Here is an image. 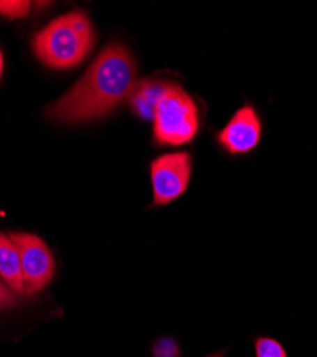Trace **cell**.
Segmentation results:
<instances>
[{"label": "cell", "mask_w": 317, "mask_h": 357, "mask_svg": "<svg viewBox=\"0 0 317 357\" xmlns=\"http://www.w3.org/2000/svg\"><path fill=\"white\" fill-rule=\"evenodd\" d=\"M132 52L119 42L109 43L69 91L46 109L62 123L95 121L127 100L137 83Z\"/></svg>", "instance_id": "1"}, {"label": "cell", "mask_w": 317, "mask_h": 357, "mask_svg": "<svg viewBox=\"0 0 317 357\" xmlns=\"http://www.w3.org/2000/svg\"><path fill=\"white\" fill-rule=\"evenodd\" d=\"M96 42L93 26L84 12L73 10L52 20L35 35L33 50L52 69H72L82 63Z\"/></svg>", "instance_id": "2"}, {"label": "cell", "mask_w": 317, "mask_h": 357, "mask_svg": "<svg viewBox=\"0 0 317 357\" xmlns=\"http://www.w3.org/2000/svg\"><path fill=\"white\" fill-rule=\"evenodd\" d=\"M199 110L189 93L166 83L153 117V135L160 146L186 144L197 135Z\"/></svg>", "instance_id": "3"}, {"label": "cell", "mask_w": 317, "mask_h": 357, "mask_svg": "<svg viewBox=\"0 0 317 357\" xmlns=\"http://www.w3.org/2000/svg\"><path fill=\"white\" fill-rule=\"evenodd\" d=\"M12 242L19 250L24 294L33 296L42 291L53 279L54 259L47 245L36 234L9 233Z\"/></svg>", "instance_id": "4"}, {"label": "cell", "mask_w": 317, "mask_h": 357, "mask_svg": "<svg viewBox=\"0 0 317 357\" xmlns=\"http://www.w3.org/2000/svg\"><path fill=\"white\" fill-rule=\"evenodd\" d=\"M153 206H166L179 199L187 189L192 176V156L187 152L167 153L150 165Z\"/></svg>", "instance_id": "5"}, {"label": "cell", "mask_w": 317, "mask_h": 357, "mask_svg": "<svg viewBox=\"0 0 317 357\" xmlns=\"http://www.w3.org/2000/svg\"><path fill=\"white\" fill-rule=\"evenodd\" d=\"M261 139L262 122L252 105L240 107L217 135V142L230 155L250 153Z\"/></svg>", "instance_id": "6"}, {"label": "cell", "mask_w": 317, "mask_h": 357, "mask_svg": "<svg viewBox=\"0 0 317 357\" xmlns=\"http://www.w3.org/2000/svg\"><path fill=\"white\" fill-rule=\"evenodd\" d=\"M166 83L153 79L137 80L132 95L129 96V105L132 112L141 121H153L157 102L164 91Z\"/></svg>", "instance_id": "7"}, {"label": "cell", "mask_w": 317, "mask_h": 357, "mask_svg": "<svg viewBox=\"0 0 317 357\" xmlns=\"http://www.w3.org/2000/svg\"><path fill=\"white\" fill-rule=\"evenodd\" d=\"M0 279H2L17 296L24 294V280L19 250L10 236L0 233Z\"/></svg>", "instance_id": "8"}, {"label": "cell", "mask_w": 317, "mask_h": 357, "mask_svg": "<svg viewBox=\"0 0 317 357\" xmlns=\"http://www.w3.org/2000/svg\"><path fill=\"white\" fill-rule=\"evenodd\" d=\"M256 357H289L284 346L275 337L258 336L254 339Z\"/></svg>", "instance_id": "9"}, {"label": "cell", "mask_w": 317, "mask_h": 357, "mask_svg": "<svg viewBox=\"0 0 317 357\" xmlns=\"http://www.w3.org/2000/svg\"><path fill=\"white\" fill-rule=\"evenodd\" d=\"M32 9L27 0H0V15L8 19H24Z\"/></svg>", "instance_id": "10"}, {"label": "cell", "mask_w": 317, "mask_h": 357, "mask_svg": "<svg viewBox=\"0 0 317 357\" xmlns=\"http://www.w3.org/2000/svg\"><path fill=\"white\" fill-rule=\"evenodd\" d=\"M19 305L17 294L0 279V310L15 309Z\"/></svg>", "instance_id": "11"}, {"label": "cell", "mask_w": 317, "mask_h": 357, "mask_svg": "<svg viewBox=\"0 0 317 357\" xmlns=\"http://www.w3.org/2000/svg\"><path fill=\"white\" fill-rule=\"evenodd\" d=\"M224 354H226V349H224V350H220V351H216V353H213V354H209V356H206V357H224Z\"/></svg>", "instance_id": "12"}, {"label": "cell", "mask_w": 317, "mask_h": 357, "mask_svg": "<svg viewBox=\"0 0 317 357\" xmlns=\"http://www.w3.org/2000/svg\"><path fill=\"white\" fill-rule=\"evenodd\" d=\"M2 72H3V54H2V50H0V77H2Z\"/></svg>", "instance_id": "13"}]
</instances>
